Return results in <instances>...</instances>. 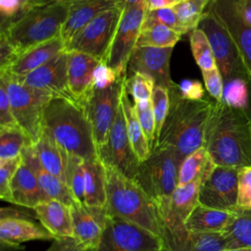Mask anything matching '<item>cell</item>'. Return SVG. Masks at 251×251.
<instances>
[{
    "label": "cell",
    "instance_id": "484cf974",
    "mask_svg": "<svg viewBox=\"0 0 251 251\" xmlns=\"http://www.w3.org/2000/svg\"><path fill=\"white\" fill-rule=\"evenodd\" d=\"M54 236L30 219L0 217V240L21 244L29 240H50Z\"/></svg>",
    "mask_w": 251,
    "mask_h": 251
},
{
    "label": "cell",
    "instance_id": "836d02e7",
    "mask_svg": "<svg viewBox=\"0 0 251 251\" xmlns=\"http://www.w3.org/2000/svg\"><path fill=\"white\" fill-rule=\"evenodd\" d=\"M210 161L211 158L205 147H201L187 156L178 168L177 186L190 183L199 178L204 174Z\"/></svg>",
    "mask_w": 251,
    "mask_h": 251
},
{
    "label": "cell",
    "instance_id": "f546056e",
    "mask_svg": "<svg viewBox=\"0 0 251 251\" xmlns=\"http://www.w3.org/2000/svg\"><path fill=\"white\" fill-rule=\"evenodd\" d=\"M205 172L194 181L181 186H176L172 194L169 213L163 219V222H179L184 224L190 213L199 204V189Z\"/></svg>",
    "mask_w": 251,
    "mask_h": 251
},
{
    "label": "cell",
    "instance_id": "ee69618b",
    "mask_svg": "<svg viewBox=\"0 0 251 251\" xmlns=\"http://www.w3.org/2000/svg\"><path fill=\"white\" fill-rule=\"evenodd\" d=\"M23 163L22 155L12 159L0 160V197L12 204L11 182Z\"/></svg>",
    "mask_w": 251,
    "mask_h": 251
},
{
    "label": "cell",
    "instance_id": "52a82bcc",
    "mask_svg": "<svg viewBox=\"0 0 251 251\" xmlns=\"http://www.w3.org/2000/svg\"><path fill=\"white\" fill-rule=\"evenodd\" d=\"M0 82L6 88L13 115L32 144L43 132V115L52 94L30 87L16 76L0 71Z\"/></svg>",
    "mask_w": 251,
    "mask_h": 251
},
{
    "label": "cell",
    "instance_id": "d4e9b609",
    "mask_svg": "<svg viewBox=\"0 0 251 251\" xmlns=\"http://www.w3.org/2000/svg\"><path fill=\"white\" fill-rule=\"evenodd\" d=\"M11 193L12 204L32 210L48 200L42 192L33 171L24 162L11 182Z\"/></svg>",
    "mask_w": 251,
    "mask_h": 251
},
{
    "label": "cell",
    "instance_id": "f1b7e54d",
    "mask_svg": "<svg viewBox=\"0 0 251 251\" xmlns=\"http://www.w3.org/2000/svg\"><path fill=\"white\" fill-rule=\"evenodd\" d=\"M236 214L198 204L184 222V226L196 232H224Z\"/></svg>",
    "mask_w": 251,
    "mask_h": 251
},
{
    "label": "cell",
    "instance_id": "8fae6325",
    "mask_svg": "<svg viewBox=\"0 0 251 251\" xmlns=\"http://www.w3.org/2000/svg\"><path fill=\"white\" fill-rule=\"evenodd\" d=\"M122 12L123 7L117 6L99 15L70 40L65 50L85 53L106 64Z\"/></svg>",
    "mask_w": 251,
    "mask_h": 251
},
{
    "label": "cell",
    "instance_id": "f6af8a7d",
    "mask_svg": "<svg viewBox=\"0 0 251 251\" xmlns=\"http://www.w3.org/2000/svg\"><path fill=\"white\" fill-rule=\"evenodd\" d=\"M238 209L239 212L251 211V167L239 169Z\"/></svg>",
    "mask_w": 251,
    "mask_h": 251
},
{
    "label": "cell",
    "instance_id": "4316f807",
    "mask_svg": "<svg viewBox=\"0 0 251 251\" xmlns=\"http://www.w3.org/2000/svg\"><path fill=\"white\" fill-rule=\"evenodd\" d=\"M84 204L105 207L107 203V174L100 158L83 161Z\"/></svg>",
    "mask_w": 251,
    "mask_h": 251
},
{
    "label": "cell",
    "instance_id": "d6a6232c",
    "mask_svg": "<svg viewBox=\"0 0 251 251\" xmlns=\"http://www.w3.org/2000/svg\"><path fill=\"white\" fill-rule=\"evenodd\" d=\"M181 36L180 33L166 25H154L148 27H141L136 46L174 48Z\"/></svg>",
    "mask_w": 251,
    "mask_h": 251
},
{
    "label": "cell",
    "instance_id": "603a6c76",
    "mask_svg": "<svg viewBox=\"0 0 251 251\" xmlns=\"http://www.w3.org/2000/svg\"><path fill=\"white\" fill-rule=\"evenodd\" d=\"M22 158L23 162L33 171L39 186L47 199H56L69 206L76 202L68 184L41 166L33 144L27 145L24 148Z\"/></svg>",
    "mask_w": 251,
    "mask_h": 251
},
{
    "label": "cell",
    "instance_id": "44dd1931",
    "mask_svg": "<svg viewBox=\"0 0 251 251\" xmlns=\"http://www.w3.org/2000/svg\"><path fill=\"white\" fill-rule=\"evenodd\" d=\"M68 53V84L74 99L82 104L93 86V73L101 63L94 57L77 51Z\"/></svg>",
    "mask_w": 251,
    "mask_h": 251
},
{
    "label": "cell",
    "instance_id": "9c48e42d",
    "mask_svg": "<svg viewBox=\"0 0 251 251\" xmlns=\"http://www.w3.org/2000/svg\"><path fill=\"white\" fill-rule=\"evenodd\" d=\"M240 168L209 163L199 189V204L238 214V173Z\"/></svg>",
    "mask_w": 251,
    "mask_h": 251
},
{
    "label": "cell",
    "instance_id": "7a4b0ae2",
    "mask_svg": "<svg viewBox=\"0 0 251 251\" xmlns=\"http://www.w3.org/2000/svg\"><path fill=\"white\" fill-rule=\"evenodd\" d=\"M169 112L155 146L171 148L179 168L187 156L204 147L213 100L185 99L180 95L176 83L169 89Z\"/></svg>",
    "mask_w": 251,
    "mask_h": 251
},
{
    "label": "cell",
    "instance_id": "9a60e30c",
    "mask_svg": "<svg viewBox=\"0 0 251 251\" xmlns=\"http://www.w3.org/2000/svg\"><path fill=\"white\" fill-rule=\"evenodd\" d=\"M206 10L219 20L230 35L251 82V25L244 18L242 0H210Z\"/></svg>",
    "mask_w": 251,
    "mask_h": 251
},
{
    "label": "cell",
    "instance_id": "7bdbcfd3",
    "mask_svg": "<svg viewBox=\"0 0 251 251\" xmlns=\"http://www.w3.org/2000/svg\"><path fill=\"white\" fill-rule=\"evenodd\" d=\"M153 113L155 118V126H156V140L155 144L159 139V136L162 131L163 125L165 123L166 117L169 112L170 106V97H169V90L155 85L153 94L151 97ZM155 146V145H154Z\"/></svg>",
    "mask_w": 251,
    "mask_h": 251
},
{
    "label": "cell",
    "instance_id": "7dc6e473",
    "mask_svg": "<svg viewBox=\"0 0 251 251\" xmlns=\"http://www.w3.org/2000/svg\"><path fill=\"white\" fill-rule=\"evenodd\" d=\"M26 10L27 6L25 0H0L2 25L17 19Z\"/></svg>",
    "mask_w": 251,
    "mask_h": 251
},
{
    "label": "cell",
    "instance_id": "ffe728a7",
    "mask_svg": "<svg viewBox=\"0 0 251 251\" xmlns=\"http://www.w3.org/2000/svg\"><path fill=\"white\" fill-rule=\"evenodd\" d=\"M117 6H121V0L72 1L70 4L67 20L63 25L60 33V36L65 43V46L79 30H81L95 18H97L102 13Z\"/></svg>",
    "mask_w": 251,
    "mask_h": 251
},
{
    "label": "cell",
    "instance_id": "8992f818",
    "mask_svg": "<svg viewBox=\"0 0 251 251\" xmlns=\"http://www.w3.org/2000/svg\"><path fill=\"white\" fill-rule=\"evenodd\" d=\"M178 165L171 148L156 145L140 164L134 180L157 206L162 219L170 209L172 194L177 186Z\"/></svg>",
    "mask_w": 251,
    "mask_h": 251
},
{
    "label": "cell",
    "instance_id": "ab89813d",
    "mask_svg": "<svg viewBox=\"0 0 251 251\" xmlns=\"http://www.w3.org/2000/svg\"><path fill=\"white\" fill-rule=\"evenodd\" d=\"M154 25H166L181 35L187 34L184 27L178 21L173 8H162L156 10H147L142 27H148Z\"/></svg>",
    "mask_w": 251,
    "mask_h": 251
},
{
    "label": "cell",
    "instance_id": "9f6ffc18",
    "mask_svg": "<svg viewBox=\"0 0 251 251\" xmlns=\"http://www.w3.org/2000/svg\"><path fill=\"white\" fill-rule=\"evenodd\" d=\"M26 2V6H27V10L33 7H37V6H43V5H47L50 3H53L51 0H25Z\"/></svg>",
    "mask_w": 251,
    "mask_h": 251
},
{
    "label": "cell",
    "instance_id": "ac0fdd59",
    "mask_svg": "<svg viewBox=\"0 0 251 251\" xmlns=\"http://www.w3.org/2000/svg\"><path fill=\"white\" fill-rule=\"evenodd\" d=\"M16 77L23 83L53 96L75 100L68 84V53L66 50L26 75Z\"/></svg>",
    "mask_w": 251,
    "mask_h": 251
},
{
    "label": "cell",
    "instance_id": "83f0119b",
    "mask_svg": "<svg viewBox=\"0 0 251 251\" xmlns=\"http://www.w3.org/2000/svg\"><path fill=\"white\" fill-rule=\"evenodd\" d=\"M33 147L41 166L68 184V154L60 145L43 130Z\"/></svg>",
    "mask_w": 251,
    "mask_h": 251
},
{
    "label": "cell",
    "instance_id": "3957f363",
    "mask_svg": "<svg viewBox=\"0 0 251 251\" xmlns=\"http://www.w3.org/2000/svg\"><path fill=\"white\" fill-rule=\"evenodd\" d=\"M43 130L68 154L83 160L99 158L91 124L76 101L53 96L43 115Z\"/></svg>",
    "mask_w": 251,
    "mask_h": 251
},
{
    "label": "cell",
    "instance_id": "f907efd6",
    "mask_svg": "<svg viewBox=\"0 0 251 251\" xmlns=\"http://www.w3.org/2000/svg\"><path fill=\"white\" fill-rule=\"evenodd\" d=\"M180 95L188 100H202L204 99L203 84L196 79H182L176 84Z\"/></svg>",
    "mask_w": 251,
    "mask_h": 251
},
{
    "label": "cell",
    "instance_id": "4fadbf2b",
    "mask_svg": "<svg viewBox=\"0 0 251 251\" xmlns=\"http://www.w3.org/2000/svg\"><path fill=\"white\" fill-rule=\"evenodd\" d=\"M126 78H119L116 82L105 88L92 89L81 104L91 124L97 150L107 142L111 126L117 110L121 104V96Z\"/></svg>",
    "mask_w": 251,
    "mask_h": 251
},
{
    "label": "cell",
    "instance_id": "6f0895ef",
    "mask_svg": "<svg viewBox=\"0 0 251 251\" xmlns=\"http://www.w3.org/2000/svg\"><path fill=\"white\" fill-rule=\"evenodd\" d=\"M145 0H121V6L124 8L125 6H129V5H135L138 3H141Z\"/></svg>",
    "mask_w": 251,
    "mask_h": 251
},
{
    "label": "cell",
    "instance_id": "e575fe53",
    "mask_svg": "<svg viewBox=\"0 0 251 251\" xmlns=\"http://www.w3.org/2000/svg\"><path fill=\"white\" fill-rule=\"evenodd\" d=\"M32 144L19 126H0V160L12 159L22 155L24 148Z\"/></svg>",
    "mask_w": 251,
    "mask_h": 251
},
{
    "label": "cell",
    "instance_id": "1f68e13d",
    "mask_svg": "<svg viewBox=\"0 0 251 251\" xmlns=\"http://www.w3.org/2000/svg\"><path fill=\"white\" fill-rule=\"evenodd\" d=\"M223 233L226 240V249L251 248V211L236 214Z\"/></svg>",
    "mask_w": 251,
    "mask_h": 251
},
{
    "label": "cell",
    "instance_id": "7c38bea8",
    "mask_svg": "<svg viewBox=\"0 0 251 251\" xmlns=\"http://www.w3.org/2000/svg\"><path fill=\"white\" fill-rule=\"evenodd\" d=\"M198 28L206 34L224 81L243 77L249 80L241 56L230 35L219 20L206 10Z\"/></svg>",
    "mask_w": 251,
    "mask_h": 251
},
{
    "label": "cell",
    "instance_id": "db71d44e",
    "mask_svg": "<svg viewBox=\"0 0 251 251\" xmlns=\"http://www.w3.org/2000/svg\"><path fill=\"white\" fill-rule=\"evenodd\" d=\"M1 251H25V246L17 243H12L4 240H0Z\"/></svg>",
    "mask_w": 251,
    "mask_h": 251
},
{
    "label": "cell",
    "instance_id": "5b68a950",
    "mask_svg": "<svg viewBox=\"0 0 251 251\" xmlns=\"http://www.w3.org/2000/svg\"><path fill=\"white\" fill-rule=\"evenodd\" d=\"M107 174V203L106 211L133 223L162 238L163 219L160 212L138 183L105 165Z\"/></svg>",
    "mask_w": 251,
    "mask_h": 251
},
{
    "label": "cell",
    "instance_id": "94428289",
    "mask_svg": "<svg viewBox=\"0 0 251 251\" xmlns=\"http://www.w3.org/2000/svg\"><path fill=\"white\" fill-rule=\"evenodd\" d=\"M161 251H170V250H168V249H166V248H164V247H163Z\"/></svg>",
    "mask_w": 251,
    "mask_h": 251
},
{
    "label": "cell",
    "instance_id": "680465c9",
    "mask_svg": "<svg viewBox=\"0 0 251 251\" xmlns=\"http://www.w3.org/2000/svg\"><path fill=\"white\" fill-rule=\"evenodd\" d=\"M224 251H251L249 247H242V248H231V249H225Z\"/></svg>",
    "mask_w": 251,
    "mask_h": 251
},
{
    "label": "cell",
    "instance_id": "11a10c76",
    "mask_svg": "<svg viewBox=\"0 0 251 251\" xmlns=\"http://www.w3.org/2000/svg\"><path fill=\"white\" fill-rule=\"evenodd\" d=\"M242 10L245 20L251 25V0H242Z\"/></svg>",
    "mask_w": 251,
    "mask_h": 251
},
{
    "label": "cell",
    "instance_id": "d6986e66",
    "mask_svg": "<svg viewBox=\"0 0 251 251\" xmlns=\"http://www.w3.org/2000/svg\"><path fill=\"white\" fill-rule=\"evenodd\" d=\"M74 237L86 249L94 251L101 239L108 213L105 207H91L75 202L70 206Z\"/></svg>",
    "mask_w": 251,
    "mask_h": 251
},
{
    "label": "cell",
    "instance_id": "277c9868",
    "mask_svg": "<svg viewBox=\"0 0 251 251\" xmlns=\"http://www.w3.org/2000/svg\"><path fill=\"white\" fill-rule=\"evenodd\" d=\"M70 4L71 2L66 1L33 7L17 19L3 24L1 41L9 46L13 58L60 36Z\"/></svg>",
    "mask_w": 251,
    "mask_h": 251
},
{
    "label": "cell",
    "instance_id": "8d00e7d4",
    "mask_svg": "<svg viewBox=\"0 0 251 251\" xmlns=\"http://www.w3.org/2000/svg\"><path fill=\"white\" fill-rule=\"evenodd\" d=\"M189 41L194 60L201 71L217 67L212 47L202 29L197 27L192 30L189 33Z\"/></svg>",
    "mask_w": 251,
    "mask_h": 251
},
{
    "label": "cell",
    "instance_id": "e0dca14e",
    "mask_svg": "<svg viewBox=\"0 0 251 251\" xmlns=\"http://www.w3.org/2000/svg\"><path fill=\"white\" fill-rule=\"evenodd\" d=\"M172 47L158 48L151 46H136L129 58L126 77L134 74H142L153 79L155 85L171 89L176 85L170 75V60Z\"/></svg>",
    "mask_w": 251,
    "mask_h": 251
},
{
    "label": "cell",
    "instance_id": "c3c4849f",
    "mask_svg": "<svg viewBox=\"0 0 251 251\" xmlns=\"http://www.w3.org/2000/svg\"><path fill=\"white\" fill-rule=\"evenodd\" d=\"M0 126H7V127L19 126L13 115V111L11 108V104H10V100H9L6 88L2 82H0Z\"/></svg>",
    "mask_w": 251,
    "mask_h": 251
},
{
    "label": "cell",
    "instance_id": "816d5d0a",
    "mask_svg": "<svg viewBox=\"0 0 251 251\" xmlns=\"http://www.w3.org/2000/svg\"><path fill=\"white\" fill-rule=\"evenodd\" d=\"M46 251H90L74 236L54 238Z\"/></svg>",
    "mask_w": 251,
    "mask_h": 251
},
{
    "label": "cell",
    "instance_id": "6da1fadb",
    "mask_svg": "<svg viewBox=\"0 0 251 251\" xmlns=\"http://www.w3.org/2000/svg\"><path fill=\"white\" fill-rule=\"evenodd\" d=\"M204 147L217 166L251 167V114L213 100Z\"/></svg>",
    "mask_w": 251,
    "mask_h": 251
},
{
    "label": "cell",
    "instance_id": "30bf717a",
    "mask_svg": "<svg viewBox=\"0 0 251 251\" xmlns=\"http://www.w3.org/2000/svg\"><path fill=\"white\" fill-rule=\"evenodd\" d=\"M162 248L160 236L108 214L101 239L94 251H161Z\"/></svg>",
    "mask_w": 251,
    "mask_h": 251
},
{
    "label": "cell",
    "instance_id": "cb8c5ba5",
    "mask_svg": "<svg viewBox=\"0 0 251 251\" xmlns=\"http://www.w3.org/2000/svg\"><path fill=\"white\" fill-rule=\"evenodd\" d=\"M39 224L54 238L74 236L70 206L56 199H48L33 209Z\"/></svg>",
    "mask_w": 251,
    "mask_h": 251
},
{
    "label": "cell",
    "instance_id": "ba28073f",
    "mask_svg": "<svg viewBox=\"0 0 251 251\" xmlns=\"http://www.w3.org/2000/svg\"><path fill=\"white\" fill-rule=\"evenodd\" d=\"M146 12L145 1L123 8L106 61L120 78L126 77L127 64L136 47Z\"/></svg>",
    "mask_w": 251,
    "mask_h": 251
},
{
    "label": "cell",
    "instance_id": "5bb4252c",
    "mask_svg": "<svg viewBox=\"0 0 251 251\" xmlns=\"http://www.w3.org/2000/svg\"><path fill=\"white\" fill-rule=\"evenodd\" d=\"M98 156L104 165L117 169L129 178L136 177L141 163L135 155L127 135L122 103L117 110L107 142L98 150Z\"/></svg>",
    "mask_w": 251,
    "mask_h": 251
},
{
    "label": "cell",
    "instance_id": "60d3db41",
    "mask_svg": "<svg viewBox=\"0 0 251 251\" xmlns=\"http://www.w3.org/2000/svg\"><path fill=\"white\" fill-rule=\"evenodd\" d=\"M125 87L134 102L151 100L155 83L152 78L142 74H134L126 78Z\"/></svg>",
    "mask_w": 251,
    "mask_h": 251
},
{
    "label": "cell",
    "instance_id": "7402d4cb",
    "mask_svg": "<svg viewBox=\"0 0 251 251\" xmlns=\"http://www.w3.org/2000/svg\"><path fill=\"white\" fill-rule=\"evenodd\" d=\"M65 47L61 36H58L14 57L7 65L0 67V71L16 76H25L63 52Z\"/></svg>",
    "mask_w": 251,
    "mask_h": 251
},
{
    "label": "cell",
    "instance_id": "74e56055",
    "mask_svg": "<svg viewBox=\"0 0 251 251\" xmlns=\"http://www.w3.org/2000/svg\"><path fill=\"white\" fill-rule=\"evenodd\" d=\"M223 102L234 109L247 110L249 104L247 79L243 77H235L224 81Z\"/></svg>",
    "mask_w": 251,
    "mask_h": 251
},
{
    "label": "cell",
    "instance_id": "bcb514c9",
    "mask_svg": "<svg viewBox=\"0 0 251 251\" xmlns=\"http://www.w3.org/2000/svg\"><path fill=\"white\" fill-rule=\"evenodd\" d=\"M204 84L206 90L209 92L210 96L216 101H223L224 93V78L218 67L211 70L201 71Z\"/></svg>",
    "mask_w": 251,
    "mask_h": 251
},
{
    "label": "cell",
    "instance_id": "91938a15",
    "mask_svg": "<svg viewBox=\"0 0 251 251\" xmlns=\"http://www.w3.org/2000/svg\"><path fill=\"white\" fill-rule=\"evenodd\" d=\"M51 1L54 3V2H66V1L72 2V1H74V0H51Z\"/></svg>",
    "mask_w": 251,
    "mask_h": 251
},
{
    "label": "cell",
    "instance_id": "2e32d148",
    "mask_svg": "<svg viewBox=\"0 0 251 251\" xmlns=\"http://www.w3.org/2000/svg\"><path fill=\"white\" fill-rule=\"evenodd\" d=\"M163 247L170 251H224L226 240L223 232L188 230L183 223L163 222Z\"/></svg>",
    "mask_w": 251,
    "mask_h": 251
},
{
    "label": "cell",
    "instance_id": "f35d334b",
    "mask_svg": "<svg viewBox=\"0 0 251 251\" xmlns=\"http://www.w3.org/2000/svg\"><path fill=\"white\" fill-rule=\"evenodd\" d=\"M83 159L68 155V186L76 202L84 203Z\"/></svg>",
    "mask_w": 251,
    "mask_h": 251
},
{
    "label": "cell",
    "instance_id": "d590c367",
    "mask_svg": "<svg viewBox=\"0 0 251 251\" xmlns=\"http://www.w3.org/2000/svg\"><path fill=\"white\" fill-rule=\"evenodd\" d=\"M210 0H180L173 7L186 33L198 27Z\"/></svg>",
    "mask_w": 251,
    "mask_h": 251
},
{
    "label": "cell",
    "instance_id": "f5cc1de1",
    "mask_svg": "<svg viewBox=\"0 0 251 251\" xmlns=\"http://www.w3.org/2000/svg\"><path fill=\"white\" fill-rule=\"evenodd\" d=\"M180 0H145L147 10H156L162 8H173Z\"/></svg>",
    "mask_w": 251,
    "mask_h": 251
},
{
    "label": "cell",
    "instance_id": "4dcf8cb0",
    "mask_svg": "<svg viewBox=\"0 0 251 251\" xmlns=\"http://www.w3.org/2000/svg\"><path fill=\"white\" fill-rule=\"evenodd\" d=\"M121 103L124 110L126 130L130 144L138 160L140 161V163H142L150 156L151 147L142 130V127L134 111L133 103L130 101L129 94L126 90L125 85L121 96Z\"/></svg>",
    "mask_w": 251,
    "mask_h": 251
},
{
    "label": "cell",
    "instance_id": "b9f144b4",
    "mask_svg": "<svg viewBox=\"0 0 251 251\" xmlns=\"http://www.w3.org/2000/svg\"><path fill=\"white\" fill-rule=\"evenodd\" d=\"M133 106L139 124L142 127V130L148 140V143L152 151L156 140V126L152 102L151 100L133 102Z\"/></svg>",
    "mask_w": 251,
    "mask_h": 251
},
{
    "label": "cell",
    "instance_id": "681fc988",
    "mask_svg": "<svg viewBox=\"0 0 251 251\" xmlns=\"http://www.w3.org/2000/svg\"><path fill=\"white\" fill-rule=\"evenodd\" d=\"M119 78L120 77L113 69L101 62L93 73V86L97 88H105L116 82Z\"/></svg>",
    "mask_w": 251,
    "mask_h": 251
}]
</instances>
